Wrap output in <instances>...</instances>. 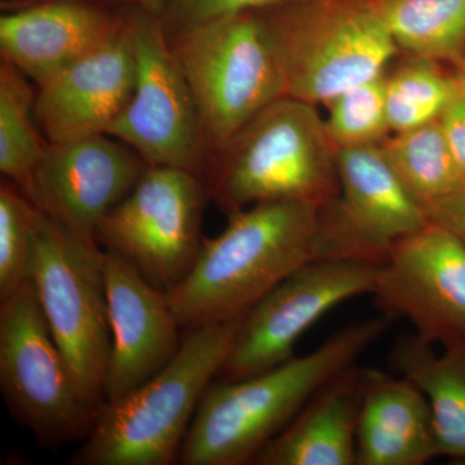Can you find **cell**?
Returning a JSON list of instances; mask_svg holds the SVG:
<instances>
[{
  "label": "cell",
  "instance_id": "obj_1",
  "mask_svg": "<svg viewBox=\"0 0 465 465\" xmlns=\"http://www.w3.org/2000/svg\"><path fill=\"white\" fill-rule=\"evenodd\" d=\"M390 316L344 327L305 356L235 381L211 382L179 454L183 465L252 464L323 385L356 365Z\"/></svg>",
  "mask_w": 465,
  "mask_h": 465
},
{
  "label": "cell",
  "instance_id": "obj_2",
  "mask_svg": "<svg viewBox=\"0 0 465 465\" xmlns=\"http://www.w3.org/2000/svg\"><path fill=\"white\" fill-rule=\"evenodd\" d=\"M320 208L305 202H262L228 215L224 231L202 241L188 273L166 291L180 329L247 313L314 260Z\"/></svg>",
  "mask_w": 465,
  "mask_h": 465
},
{
  "label": "cell",
  "instance_id": "obj_3",
  "mask_svg": "<svg viewBox=\"0 0 465 465\" xmlns=\"http://www.w3.org/2000/svg\"><path fill=\"white\" fill-rule=\"evenodd\" d=\"M246 314V313H244ZM244 314L188 330L173 360L122 399L103 402L70 463L170 465L204 391L224 363Z\"/></svg>",
  "mask_w": 465,
  "mask_h": 465
},
{
  "label": "cell",
  "instance_id": "obj_4",
  "mask_svg": "<svg viewBox=\"0 0 465 465\" xmlns=\"http://www.w3.org/2000/svg\"><path fill=\"white\" fill-rule=\"evenodd\" d=\"M204 182L228 215L262 202L322 207L339 191L336 149L317 106L283 96L211 155Z\"/></svg>",
  "mask_w": 465,
  "mask_h": 465
},
{
  "label": "cell",
  "instance_id": "obj_5",
  "mask_svg": "<svg viewBox=\"0 0 465 465\" xmlns=\"http://www.w3.org/2000/svg\"><path fill=\"white\" fill-rule=\"evenodd\" d=\"M167 39L197 105L210 158L284 96L280 54L260 11L213 18Z\"/></svg>",
  "mask_w": 465,
  "mask_h": 465
},
{
  "label": "cell",
  "instance_id": "obj_6",
  "mask_svg": "<svg viewBox=\"0 0 465 465\" xmlns=\"http://www.w3.org/2000/svg\"><path fill=\"white\" fill-rule=\"evenodd\" d=\"M260 12L280 54L284 96L312 105L382 74L400 54L371 0H293Z\"/></svg>",
  "mask_w": 465,
  "mask_h": 465
},
{
  "label": "cell",
  "instance_id": "obj_7",
  "mask_svg": "<svg viewBox=\"0 0 465 465\" xmlns=\"http://www.w3.org/2000/svg\"><path fill=\"white\" fill-rule=\"evenodd\" d=\"M0 390L15 420L48 449L84 442L99 412L57 347L32 280L0 302Z\"/></svg>",
  "mask_w": 465,
  "mask_h": 465
},
{
  "label": "cell",
  "instance_id": "obj_8",
  "mask_svg": "<svg viewBox=\"0 0 465 465\" xmlns=\"http://www.w3.org/2000/svg\"><path fill=\"white\" fill-rule=\"evenodd\" d=\"M32 281L43 316L79 388L100 407L112 341L105 251L79 240L43 211Z\"/></svg>",
  "mask_w": 465,
  "mask_h": 465
},
{
  "label": "cell",
  "instance_id": "obj_9",
  "mask_svg": "<svg viewBox=\"0 0 465 465\" xmlns=\"http://www.w3.org/2000/svg\"><path fill=\"white\" fill-rule=\"evenodd\" d=\"M206 182L179 168L148 166L133 191L109 211L97 244L168 291L192 268L201 249Z\"/></svg>",
  "mask_w": 465,
  "mask_h": 465
},
{
  "label": "cell",
  "instance_id": "obj_10",
  "mask_svg": "<svg viewBox=\"0 0 465 465\" xmlns=\"http://www.w3.org/2000/svg\"><path fill=\"white\" fill-rule=\"evenodd\" d=\"M137 78L133 97L105 134L149 164L179 168L204 180L210 152L191 88L168 43L161 18L130 7Z\"/></svg>",
  "mask_w": 465,
  "mask_h": 465
},
{
  "label": "cell",
  "instance_id": "obj_11",
  "mask_svg": "<svg viewBox=\"0 0 465 465\" xmlns=\"http://www.w3.org/2000/svg\"><path fill=\"white\" fill-rule=\"evenodd\" d=\"M339 191L320 208L314 260L381 265L391 250L430 223L381 146L336 150Z\"/></svg>",
  "mask_w": 465,
  "mask_h": 465
},
{
  "label": "cell",
  "instance_id": "obj_12",
  "mask_svg": "<svg viewBox=\"0 0 465 465\" xmlns=\"http://www.w3.org/2000/svg\"><path fill=\"white\" fill-rule=\"evenodd\" d=\"M378 265L312 260L293 272L242 318L217 381L262 374L293 357L309 327L336 305L371 295Z\"/></svg>",
  "mask_w": 465,
  "mask_h": 465
},
{
  "label": "cell",
  "instance_id": "obj_13",
  "mask_svg": "<svg viewBox=\"0 0 465 465\" xmlns=\"http://www.w3.org/2000/svg\"><path fill=\"white\" fill-rule=\"evenodd\" d=\"M371 295L421 341L465 345V246L442 226L428 223L401 241L378 266Z\"/></svg>",
  "mask_w": 465,
  "mask_h": 465
},
{
  "label": "cell",
  "instance_id": "obj_14",
  "mask_svg": "<svg viewBox=\"0 0 465 465\" xmlns=\"http://www.w3.org/2000/svg\"><path fill=\"white\" fill-rule=\"evenodd\" d=\"M149 164L108 134L50 143L29 198L91 246L109 211L133 191Z\"/></svg>",
  "mask_w": 465,
  "mask_h": 465
},
{
  "label": "cell",
  "instance_id": "obj_15",
  "mask_svg": "<svg viewBox=\"0 0 465 465\" xmlns=\"http://www.w3.org/2000/svg\"><path fill=\"white\" fill-rule=\"evenodd\" d=\"M110 354L104 402L122 399L158 374L182 345L166 291L134 266L105 251Z\"/></svg>",
  "mask_w": 465,
  "mask_h": 465
},
{
  "label": "cell",
  "instance_id": "obj_16",
  "mask_svg": "<svg viewBox=\"0 0 465 465\" xmlns=\"http://www.w3.org/2000/svg\"><path fill=\"white\" fill-rule=\"evenodd\" d=\"M131 5L114 38L39 85L35 118L48 143L105 134L127 106L137 78Z\"/></svg>",
  "mask_w": 465,
  "mask_h": 465
},
{
  "label": "cell",
  "instance_id": "obj_17",
  "mask_svg": "<svg viewBox=\"0 0 465 465\" xmlns=\"http://www.w3.org/2000/svg\"><path fill=\"white\" fill-rule=\"evenodd\" d=\"M127 7L60 0L3 11L2 58L39 87L114 38L124 26Z\"/></svg>",
  "mask_w": 465,
  "mask_h": 465
},
{
  "label": "cell",
  "instance_id": "obj_18",
  "mask_svg": "<svg viewBox=\"0 0 465 465\" xmlns=\"http://www.w3.org/2000/svg\"><path fill=\"white\" fill-rule=\"evenodd\" d=\"M369 369L336 375L275 436L256 465H356L357 430Z\"/></svg>",
  "mask_w": 465,
  "mask_h": 465
},
{
  "label": "cell",
  "instance_id": "obj_19",
  "mask_svg": "<svg viewBox=\"0 0 465 465\" xmlns=\"http://www.w3.org/2000/svg\"><path fill=\"white\" fill-rule=\"evenodd\" d=\"M437 457L432 411L423 391L405 376L369 369L356 465H423Z\"/></svg>",
  "mask_w": 465,
  "mask_h": 465
},
{
  "label": "cell",
  "instance_id": "obj_20",
  "mask_svg": "<svg viewBox=\"0 0 465 465\" xmlns=\"http://www.w3.org/2000/svg\"><path fill=\"white\" fill-rule=\"evenodd\" d=\"M391 365L427 397L437 455L465 463V345L439 354L415 333L403 335L391 349Z\"/></svg>",
  "mask_w": 465,
  "mask_h": 465
},
{
  "label": "cell",
  "instance_id": "obj_21",
  "mask_svg": "<svg viewBox=\"0 0 465 465\" xmlns=\"http://www.w3.org/2000/svg\"><path fill=\"white\" fill-rule=\"evenodd\" d=\"M400 52L455 67L465 54V0H371Z\"/></svg>",
  "mask_w": 465,
  "mask_h": 465
},
{
  "label": "cell",
  "instance_id": "obj_22",
  "mask_svg": "<svg viewBox=\"0 0 465 465\" xmlns=\"http://www.w3.org/2000/svg\"><path fill=\"white\" fill-rule=\"evenodd\" d=\"M30 79L16 66L0 64V173L27 197L33 176L50 143L36 124L35 100Z\"/></svg>",
  "mask_w": 465,
  "mask_h": 465
},
{
  "label": "cell",
  "instance_id": "obj_23",
  "mask_svg": "<svg viewBox=\"0 0 465 465\" xmlns=\"http://www.w3.org/2000/svg\"><path fill=\"white\" fill-rule=\"evenodd\" d=\"M379 146L407 191L424 208L465 180L439 121L391 134Z\"/></svg>",
  "mask_w": 465,
  "mask_h": 465
},
{
  "label": "cell",
  "instance_id": "obj_24",
  "mask_svg": "<svg viewBox=\"0 0 465 465\" xmlns=\"http://www.w3.org/2000/svg\"><path fill=\"white\" fill-rule=\"evenodd\" d=\"M446 64L406 54L385 70V100L391 134L439 121L454 94L457 73Z\"/></svg>",
  "mask_w": 465,
  "mask_h": 465
},
{
  "label": "cell",
  "instance_id": "obj_25",
  "mask_svg": "<svg viewBox=\"0 0 465 465\" xmlns=\"http://www.w3.org/2000/svg\"><path fill=\"white\" fill-rule=\"evenodd\" d=\"M43 211L7 179L0 183V302L32 280Z\"/></svg>",
  "mask_w": 465,
  "mask_h": 465
},
{
  "label": "cell",
  "instance_id": "obj_26",
  "mask_svg": "<svg viewBox=\"0 0 465 465\" xmlns=\"http://www.w3.org/2000/svg\"><path fill=\"white\" fill-rule=\"evenodd\" d=\"M326 133L335 149L381 145L391 134L385 100V72L326 104Z\"/></svg>",
  "mask_w": 465,
  "mask_h": 465
},
{
  "label": "cell",
  "instance_id": "obj_27",
  "mask_svg": "<svg viewBox=\"0 0 465 465\" xmlns=\"http://www.w3.org/2000/svg\"><path fill=\"white\" fill-rule=\"evenodd\" d=\"M293 0H170L163 17L166 35L213 20L244 11H262Z\"/></svg>",
  "mask_w": 465,
  "mask_h": 465
},
{
  "label": "cell",
  "instance_id": "obj_28",
  "mask_svg": "<svg viewBox=\"0 0 465 465\" xmlns=\"http://www.w3.org/2000/svg\"><path fill=\"white\" fill-rule=\"evenodd\" d=\"M457 81L454 94L440 114L439 122L452 155L465 177V73L455 67Z\"/></svg>",
  "mask_w": 465,
  "mask_h": 465
},
{
  "label": "cell",
  "instance_id": "obj_29",
  "mask_svg": "<svg viewBox=\"0 0 465 465\" xmlns=\"http://www.w3.org/2000/svg\"><path fill=\"white\" fill-rule=\"evenodd\" d=\"M428 220L454 234L465 246V180L455 191L425 207Z\"/></svg>",
  "mask_w": 465,
  "mask_h": 465
},
{
  "label": "cell",
  "instance_id": "obj_30",
  "mask_svg": "<svg viewBox=\"0 0 465 465\" xmlns=\"http://www.w3.org/2000/svg\"><path fill=\"white\" fill-rule=\"evenodd\" d=\"M3 11L29 7V5H41V3L60 2V0H0ZM87 2L105 3L112 5H139V0H87Z\"/></svg>",
  "mask_w": 465,
  "mask_h": 465
},
{
  "label": "cell",
  "instance_id": "obj_31",
  "mask_svg": "<svg viewBox=\"0 0 465 465\" xmlns=\"http://www.w3.org/2000/svg\"><path fill=\"white\" fill-rule=\"evenodd\" d=\"M168 3H170V0H139V5H142L146 12H149L150 15L158 18L163 17Z\"/></svg>",
  "mask_w": 465,
  "mask_h": 465
},
{
  "label": "cell",
  "instance_id": "obj_32",
  "mask_svg": "<svg viewBox=\"0 0 465 465\" xmlns=\"http://www.w3.org/2000/svg\"><path fill=\"white\" fill-rule=\"evenodd\" d=\"M457 69L461 70V72L465 73V54L463 58H461L460 63H459V65L455 66Z\"/></svg>",
  "mask_w": 465,
  "mask_h": 465
}]
</instances>
